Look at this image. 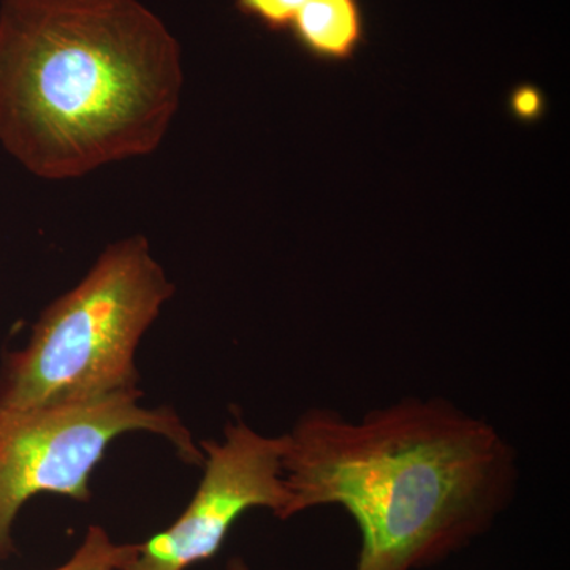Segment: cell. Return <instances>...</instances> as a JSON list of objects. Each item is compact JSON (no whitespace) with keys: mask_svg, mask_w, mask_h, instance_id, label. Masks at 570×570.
Masks as SVG:
<instances>
[{"mask_svg":"<svg viewBox=\"0 0 570 570\" xmlns=\"http://www.w3.org/2000/svg\"><path fill=\"white\" fill-rule=\"evenodd\" d=\"M285 439V521L346 510L360 534L354 570L442 564L489 534L519 491L515 448L441 396H404L358 420L309 407Z\"/></svg>","mask_w":570,"mask_h":570,"instance_id":"obj_1","label":"cell"},{"mask_svg":"<svg viewBox=\"0 0 570 570\" xmlns=\"http://www.w3.org/2000/svg\"><path fill=\"white\" fill-rule=\"evenodd\" d=\"M183 52L140 0H2L0 146L48 181L157 151Z\"/></svg>","mask_w":570,"mask_h":570,"instance_id":"obj_2","label":"cell"},{"mask_svg":"<svg viewBox=\"0 0 570 570\" xmlns=\"http://www.w3.org/2000/svg\"><path fill=\"white\" fill-rule=\"evenodd\" d=\"M174 294L145 236L108 245L41 313L28 346L3 360L0 414L138 390L135 352Z\"/></svg>","mask_w":570,"mask_h":570,"instance_id":"obj_3","label":"cell"},{"mask_svg":"<svg viewBox=\"0 0 570 570\" xmlns=\"http://www.w3.org/2000/svg\"><path fill=\"white\" fill-rule=\"evenodd\" d=\"M140 390L0 414V560L14 553L13 524L39 494L91 501L89 480L116 438L127 433L167 439L184 463L202 468L204 452L174 409L140 406Z\"/></svg>","mask_w":570,"mask_h":570,"instance_id":"obj_4","label":"cell"},{"mask_svg":"<svg viewBox=\"0 0 570 570\" xmlns=\"http://www.w3.org/2000/svg\"><path fill=\"white\" fill-rule=\"evenodd\" d=\"M287 439L265 436L236 414L223 441H202L204 478L174 524L142 543L121 570H187L213 560L236 521L266 509L285 521L288 493L283 459Z\"/></svg>","mask_w":570,"mask_h":570,"instance_id":"obj_5","label":"cell"},{"mask_svg":"<svg viewBox=\"0 0 570 570\" xmlns=\"http://www.w3.org/2000/svg\"><path fill=\"white\" fill-rule=\"evenodd\" d=\"M299 50L321 62L352 61L366 39L360 0H306L291 26Z\"/></svg>","mask_w":570,"mask_h":570,"instance_id":"obj_6","label":"cell"},{"mask_svg":"<svg viewBox=\"0 0 570 570\" xmlns=\"http://www.w3.org/2000/svg\"><path fill=\"white\" fill-rule=\"evenodd\" d=\"M135 543L116 546L100 527H89L80 549L61 568L52 570H121L134 553Z\"/></svg>","mask_w":570,"mask_h":570,"instance_id":"obj_7","label":"cell"},{"mask_svg":"<svg viewBox=\"0 0 570 570\" xmlns=\"http://www.w3.org/2000/svg\"><path fill=\"white\" fill-rule=\"evenodd\" d=\"M305 3L306 0H236V9L261 22L268 31L283 32L291 29Z\"/></svg>","mask_w":570,"mask_h":570,"instance_id":"obj_8","label":"cell"},{"mask_svg":"<svg viewBox=\"0 0 570 570\" xmlns=\"http://www.w3.org/2000/svg\"><path fill=\"white\" fill-rule=\"evenodd\" d=\"M509 111L521 124H535L547 111V97L539 86L531 82L517 85L509 94Z\"/></svg>","mask_w":570,"mask_h":570,"instance_id":"obj_9","label":"cell"},{"mask_svg":"<svg viewBox=\"0 0 570 570\" xmlns=\"http://www.w3.org/2000/svg\"><path fill=\"white\" fill-rule=\"evenodd\" d=\"M228 570H253L249 568V564L243 558H232L230 561L227 562Z\"/></svg>","mask_w":570,"mask_h":570,"instance_id":"obj_10","label":"cell"}]
</instances>
